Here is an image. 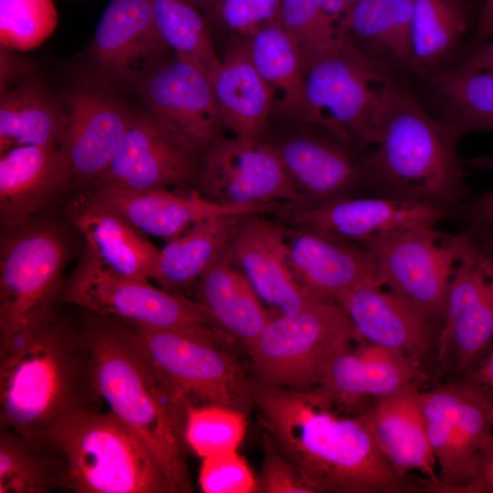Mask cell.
<instances>
[{"instance_id": "obj_1", "label": "cell", "mask_w": 493, "mask_h": 493, "mask_svg": "<svg viewBox=\"0 0 493 493\" xmlns=\"http://www.w3.org/2000/svg\"><path fill=\"white\" fill-rule=\"evenodd\" d=\"M79 324L99 402L142 440L175 493L191 492L185 425L192 403L156 367L127 323L86 311Z\"/></svg>"}, {"instance_id": "obj_2", "label": "cell", "mask_w": 493, "mask_h": 493, "mask_svg": "<svg viewBox=\"0 0 493 493\" xmlns=\"http://www.w3.org/2000/svg\"><path fill=\"white\" fill-rule=\"evenodd\" d=\"M98 403L79 323L55 309L0 341V427L39 446L69 414Z\"/></svg>"}, {"instance_id": "obj_3", "label": "cell", "mask_w": 493, "mask_h": 493, "mask_svg": "<svg viewBox=\"0 0 493 493\" xmlns=\"http://www.w3.org/2000/svg\"><path fill=\"white\" fill-rule=\"evenodd\" d=\"M457 141L449 127L396 79L376 141L365 155L366 186L380 195L446 211L467 192Z\"/></svg>"}, {"instance_id": "obj_4", "label": "cell", "mask_w": 493, "mask_h": 493, "mask_svg": "<svg viewBox=\"0 0 493 493\" xmlns=\"http://www.w3.org/2000/svg\"><path fill=\"white\" fill-rule=\"evenodd\" d=\"M39 446L58 462L62 489L75 493H175L142 440L110 411H74Z\"/></svg>"}, {"instance_id": "obj_5", "label": "cell", "mask_w": 493, "mask_h": 493, "mask_svg": "<svg viewBox=\"0 0 493 493\" xmlns=\"http://www.w3.org/2000/svg\"><path fill=\"white\" fill-rule=\"evenodd\" d=\"M395 80L391 68L370 58L347 38L305 60L296 123L322 128L357 147H372Z\"/></svg>"}, {"instance_id": "obj_6", "label": "cell", "mask_w": 493, "mask_h": 493, "mask_svg": "<svg viewBox=\"0 0 493 493\" xmlns=\"http://www.w3.org/2000/svg\"><path fill=\"white\" fill-rule=\"evenodd\" d=\"M0 224L3 341L55 309L76 242L69 226L47 214Z\"/></svg>"}, {"instance_id": "obj_7", "label": "cell", "mask_w": 493, "mask_h": 493, "mask_svg": "<svg viewBox=\"0 0 493 493\" xmlns=\"http://www.w3.org/2000/svg\"><path fill=\"white\" fill-rule=\"evenodd\" d=\"M357 338L335 301L322 299L295 314L273 315L247 351L254 380L282 388L312 389Z\"/></svg>"}, {"instance_id": "obj_8", "label": "cell", "mask_w": 493, "mask_h": 493, "mask_svg": "<svg viewBox=\"0 0 493 493\" xmlns=\"http://www.w3.org/2000/svg\"><path fill=\"white\" fill-rule=\"evenodd\" d=\"M122 321V320H121ZM127 323L162 373L192 403L247 413L253 385L226 348L233 340L216 330H165Z\"/></svg>"}, {"instance_id": "obj_9", "label": "cell", "mask_w": 493, "mask_h": 493, "mask_svg": "<svg viewBox=\"0 0 493 493\" xmlns=\"http://www.w3.org/2000/svg\"><path fill=\"white\" fill-rule=\"evenodd\" d=\"M59 302L150 328L223 331L194 299L155 287L149 279L118 274L86 248L70 276L65 278Z\"/></svg>"}, {"instance_id": "obj_10", "label": "cell", "mask_w": 493, "mask_h": 493, "mask_svg": "<svg viewBox=\"0 0 493 493\" xmlns=\"http://www.w3.org/2000/svg\"><path fill=\"white\" fill-rule=\"evenodd\" d=\"M421 405L438 477L437 482L425 478L423 491L449 493L469 480L493 435V404L461 377L422 391Z\"/></svg>"}, {"instance_id": "obj_11", "label": "cell", "mask_w": 493, "mask_h": 493, "mask_svg": "<svg viewBox=\"0 0 493 493\" xmlns=\"http://www.w3.org/2000/svg\"><path fill=\"white\" fill-rule=\"evenodd\" d=\"M465 237L442 239L435 226H419L385 234L364 246L374 257L378 282L432 322L443 319Z\"/></svg>"}, {"instance_id": "obj_12", "label": "cell", "mask_w": 493, "mask_h": 493, "mask_svg": "<svg viewBox=\"0 0 493 493\" xmlns=\"http://www.w3.org/2000/svg\"><path fill=\"white\" fill-rule=\"evenodd\" d=\"M195 189L212 203L265 214L299 200L272 143L234 135H222L205 151Z\"/></svg>"}, {"instance_id": "obj_13", "label": "cell", "mask_w": 493, "mask_h": 493, "mask_svg": "<svg viewBox=\"0 0 493 493\" xmlns=\"http://www.w3.org/2000/svg\"><path fill=\"white\" fill-rule=\"evenodd\" d=\"M436 346L440 374L461 375L493 341V256L466 234L447 290Z\"/></svg>"}, {"instance_id": "obj_14", "label": "cell", "mask_w": 493, "mask_h": 493, "mask_svg": "<svg viewBox=\"0 0 493 493\" xmlns=\"http://www.w3.org/2000/svg\"><path fill=\"white\" fill-rule=\"evenodd\" d=\"M204 152L146 109L135 110L112 161L89 189H195Z\"/></svg>"}, {"instance_id": "obj_15", "label": "cell", "mask_w": 493, "mask_h": 493, "mask_svg": "<svg viewBox=\"0 0 493 493\" xmlns=\"http://www.w3.org/2000/svg\"><path fill=\"white\" fill-rule=\"evenodd\" d=\"M299 130L277 140L276 148L299 194L296 208L319 205L355 195L366 186L365 155L357 146L316 126L298 124Z\"/></svg>"}, {"instance_id": "obj_16", "label": "cell", "mask_w": 493, "mask_h": 493, "mask_svg": "<svg viewBox=\"0 0 493 493\" xmlns=\"http://www.w3.org/2000/svg\"><path fill=\"white\" fill-rule=\"evenodd\" d=\"M150 113L204 152L224 127L211 76L198 64L174 55L137 86Z\"/></svg>"}, {"instance_id": "obj_17", "label": "cell", "mask_w": 493, "mask_h": 493, "mask_svg": "<svg viewBox=\"0 0 493 493\" xmlns=\"http://www.w3.org/2000/svg\"><path fill=\"white\" fill-rule=\"evenodd\" d=\"M228 249L271 315H291L322 300L296 277L288 255L285 225L256 213L239 216ZM327 300V299H326Z\"/></svg>"}, {"instance_id": "obj_18", "label": "cell", "mask_w": 493, "mask_h": 493, "mask_svg": "<svg viewBox=\"0 0 493 493\" xmlns=\"http://www.w3.org/2000/svg\"><path fill=\"white\" fill-rule=\"evenodd\" d=\"M271 214L285 224L313 228L365 246L399 229L435 226L446 211L383 195H351L310 207H281Z\"/></svg>"}, {"instance_id": "obj_19", "label": "cell", "mask_w": 493, "mask_h": 493, "mask_svg": "<svg viewBox=\"0 0 493 493\" xmlns=\"http://www.w3.org/2000/svg\"><path fill=\"white\" fill-rule=\"evenodd\" d=\"M169 51L157 29L152 0H110L91 45L93 62L106 78L136 86Z\"/></svg>"}, {"instance_id": "obj_20", "label": "cell", "mask_w": 493, "mask_h": 493, "mask_svg": "<svg viewBox=\"0 0 493 493\" xmlns=\"http://www.w3.org/2000/svg\"><path fill=\"white\" fill-rule=\"evenodd\" d=\"M67 131L62 149L78 193L88 190L108 168L134 110L112 94L80 89L67 100Z\"/></svg>"}, {"instance_id": "obj_21", "label": "cell", "mask_w": 493, "mask_h": 493, "mask_svg": "<svg viewBox=\"0 0 493 493\" xmlns=\"http://www.w3.org/2000/svg\"><path fill=\"white\" fill-rule=\"evenodd\" d=\"M284 225L291 267L316 297L339 303L355 289L378 282L376 263L366 246L313 228Z\"/></svg>"}, {"instance_id": "obj_22", "label": "cell", "mask_w": 493, "mask_h": 493, "mask_svg": "<svg viewBox=\"0 0 493 493\" xmlns=\"http://www.w3.org/2000/svg\"><path fill=\"white\" fill-rule=\"evenodd\" d=\"M422 372L421 362L366 341L337 357L314 389L332 409L361 413L372 403L419 382Z\"/></svg>"}, {"instance_id": "obj_23", "label": "cell", "mask_w": 493, "mask_h": 493, "mask_svg": "<svg viewBox=\"0 0 493 493\" xmlns=\"http://www.w3.org/2000/svg\"><path fill=\"white\" fill-rule=\"evenodd\" d=\"M74 188L63 149L26 145L0 154V222L44 214Z\"/></svg>"}, {"instance_id": "obj_24", "label": "cell", "mask_w": 493, "mask_h": 493, "mask_svg": "<svg viewBox=\"0 0 493 493\" xmlns=\"http://www.w3.org/2000/svg\"><path fill=\"white\" fill-rule=\"evenodd\" d=\"M94 200L114 210L147 236L170 241L194 224L215 215H244L259 211L212 203L196 189L124 190L93 188Z\"/></svg>"}, {"instance_id": "obj_25", "label": "cell", "mask_w": 493, "mask_h": 493, "mask_svg": "<svg viewBox=\"0 0 493 493\" xmlns=\"http://www.w3.org/2000/svg\"><path fill=\"white\" fill-rule=\"evenodd\" d=\"M64 213L83 236L85 248L100 263L126 277L152 279L159 250L126 218L87 192L77 193Z\"/></svg>"}, {"instance_id": "obj_26", "label": "cell", "mask_w": 493, "mask_h": 493, "mask_svg": "<svg viewBox=\"0 0 493 493\" xmlns=\"http://www.w3.org/2000/svg\"><path fill=\"white\" fill-rule=\"evenodd\" d=\"M419 382L372 403L357 414L377 446L404 477L419 471L437 482V468L425 424Z\"/></svg>"}, {"instance_id": "obj_27", "label": "cell", "mask_w": 493, "mask_h": 493, "mask_svg": "<svg viewBox=\"0 0 493 493\" xmlns=\"http://www.w3.org/2000/svg\"><path fill=\"white\" fill-rule=\"evenodd\" d=\"M360 339L397 351L422 363L432 341L431 321L375 281L339 303Z\"/></svg>"}, {"instance_id": "obj_28", "label": "cell", "mask_w": 493, "mask_h": 493, "mask_svg": "<svg viewBox=\"0 0 493 493\" xmlns=\"http://www.w3.org/2000/svg\"><path fill=\"white\" fill-rule=\"evenodd\" d=\"M211 80L224 127L236 137L267 141L274 100L243 38L231 37Z\"/></svg>"}, {"instance_id": "obj_29", "label": "cell", "mask_w": 493, "mask_h": 493, "mask_svg": "<svg viewBox=\"0 0 493 493\" xmlns=\"http://www.w3.org/2000/svg\"><path fill=\"white\" fill-rule=\"evenodd\" d=\"M228 244V243H227ZM194 299L248 351L271 318L227 245L196 282Z\"/></svg>"}, {"instance_id": "obj_30", "label": "cell", "mask_w": 493, "mask_h": 493, "mask_svg": "<svg viewBox=\"0 0 493 493\" xmlns=\"http://www.w3.org/2000/svg\"><path fill=\"white\" fill-rule=\"evenodd\" d=\"M68 117L40 84L24 80L1 91L0 154L26 145L63 146Z\"/></svg>"}, {"instance_id": "obj_31", "label": "cell", "mask_w": 493, "mask_h": 493, "mask_svg": "<svg viewBox=\"0 0 493 493\" xmlns=\"http://www.w3.org/2000/svg\"><path fill=\"white\" fill-rule=\"evenodd\" d=\"M413 0H360L351 5L347 38L392 69L410 68Z\"/></svg>"}, {"instance_id": "obj_32", "label": "cell", "mask_w": 493, "mask_h": 493, "mask_svg": "<svg viewBox=\"0 0 493 493\" xmlns=\"http://www.w3.org/2000/svg\"><path fill=\"white\" fill-rule=\"evenodd\" d=\"M241 215H215L202 220L159 250L152 279L161 288L185 296L227 245Z\"/></svg>"}, {"instance_id": "obj_33", "label": "cell", "mask_w": 493, "mask_h": 493, "mask_svg": "<svg viewBox=\"0 0 493 493\" xmlns=\"http://www.w3.org/2000/svg\"><path fill=\"white\" fill-rule=\"evenodd\" d=\"M473 2L413 0L410 70L429 77L446 68L473 26Z\"/></svg>"}, {"instance_id": "obj_34", "label": "cell", "mask_w": 493, "mask_h": 493, "mask_svg": "<svg viewBox=\"0 0 493 493\" xmlns=\"http://www.w3.org/2000/svg\"><path fill=\"white\" fill-rule=\"evenodd\" d=\"M253 65L270 90L275 113L297 121L302 106L305 58L294 38L276 22L243 38Z\"/></svg>"}, {"instance_id": "obj_35", "label": "cell", "mask_w": 493, "mask_h": 493, "mask_svg": "<svg viewBox=\"0 0 493 493\" xmlns=\"http://www.w3.org/2000/svg\"><path fill=\"white\" fill-rule=\"evenodd\" d=\"M427 79L441 110L439 120L458 139L473 131H493V71L446 68Z\"/></svg>"}, {"instance_id": "obj_36", "label": "cell", "mask_w": 493, "mask_h": 493, "mask_svg": "<svg viewBox=\"0 0 493 493\" xmlns=\"http://www.w3.org/2000/svg\"><path fill=\"white\" fill-rule=\"evenodd\" d=\"M350 9L346 0H280L278 22L306 60L347 40Z\"/></svg>"}, {"instance_id": "obj_37", "label": "cell", "mask_w": 493, "mask_h": 493, "mask_svg": "<svg viewBox=\"0 0 493 493\" xmlns=\"http://www.w3.org/2000/svg\"><path fill=\"white\" fill-rule=\"evenodd\" d=\"M157 29L174 55L187 58L210 76L220 64L211 26L194 0H152Z\"/></svg>"}, {"instance_id": "obj_38", "label": "cell", "mask_w": 493, "mask_h": 493, "mask_svg": "<svg viewBox=\"0 0 493 493\" xmlns=\"http://www.w3.org/2000/svg\"><path fill=\"white\" fill-rule=\"evenodd\" d=\"M62 489L58 462L44 446L0 427V493H47Z\"/></svg>"}, {"instance_id": "obj_39", "label": "cell", "mask_w": 493, "mask_h": 493, "mask_svg": "<svg viewBox=\"0 0 493 493\" xmlns=\"http://www.w3.org/2000/svg\"><path fill=\"white\" fill-rule=\"evenodd\" d=\"M246 414L217 404H191L185 438L189 449L204 458L236 451L246 433Z\"/></svg>"}, {"instance_id": "obj_40", "label": "cell", "mask_w": 493, "mask_h": 493, "mask_svg": "<svg viewBox=\"0 0 493 493\" xmlns=\"http://www.w3.org/2000/svg\"><path fill=\"white\" fill-rule=\"evenodd\" d=\"M58 14L52 0H0L1 47L27 51L54 32Z\"/></svg>"}, {"instance_id": "obj_41", "label": "cell", "mask_w": 493, "mask_h": 493, "mask_svg": "<svg viewBox=\"0 0 493 493\" xmlns=\"http://www.w3.org/2000/svg\"><path fill=\"white\" fill-rule=\"evenodd\" d=\"M209 25L246 38L259 29L278 22L280 0H194Z\"/></svg>"}, {"instance_id": "obj_42", "label": "cell", "mask_w": 493, "mask_h": 493, "mask_svg": "<svg viewBox=\"0 0 493 493\" xmlns=\"http://www.w3.org/2000/svg\"><path fill=\"white\" fill-rule=\"evenodd\" d=\"M199 485L205 493L256 492L257 478L237 450L204 457Z\"/></svg>"}, {"instance_id": "obj_43", "label": "cell", "mask_w": 493, "mask_h": 493, "mask_svg": "<svg viewBox=\"0 0 493 493\" xmlns=\"http://www.w3.org/2000/svg\"><path fill=\"white\" fill-rule=\"evenodd\" d=\"M256 492L316 493L299 467L278 449L268 435L264 439V459Z\"/></svg>"}, {"instance_id": "obj_44", "label": "cell", "mask_w": 493, "mask_h": 493, "mask_svg": "<svg viewBox=\"0 0 493 493\" xmlns=\"http://www.w3.org/2000/svg\"><path fill=\"white\" fill-rule=\"evenodd\" d=\"M449 493H493V435L483 446L469 480Z\"/></svg>"}, {"instance_id": "obj_45", "label": "cell", "mask_w": 493, "mask_h": 493, "mask_svg": "<svg viewBox=\"0 0 493 493\" xmlns=\"http://www.w3.org/2000/svg\"><path fill=\"white\" fill-rule=\"evenodd\" d=\"M461 376L478 387L493 404V343L474 361Z\"/></svg>"}, {"instance_id": "obj_46", "label": "cell", "mask_w": 493, "mask_h": 493, "mask_svg": "<svg viewBox=\"0 0 493 493\" xmlns=\"http://www.w3.org/2000/svg\"><path fill=\"white\" fill-rule=\"evenodd\" d=\"M473 232L493 230V190L473 199L467 207Z\"/></svg>"}, {"instance_id": "obj_47", "label": "cell", "mask_w": 493, "mask_h": 493, "mask_svg": "<svg viewBox=\"0 0 493 493\" xmlns=\"http://www.w3.org/2000/svg\"><path fill=\"white\" fill-rule=\"evenodd\" d=\"M455 68L468 72L493 71V37L469 50Z\"/></svg>"}, {"instance_id": "obj_48", "label": "cell", "mask_w": 493, "mask_h": 493, "mask_svg": "<svg viewBox=\"0 0 493 493\" xmlns=\"http://www.w3.org/2000/svg\"><path fill=\"white\" fill-rule=\"evenodd\" d=\"M493 37V0H482L477 18L473 28L472 50ZM468 50V51H469Z\"/></svg>"}, {"instance_id": "obj_49", "label": "cell", "mask_w": 493, "mask_h": 493, "mask_svg": "<svg viewBox=\"0 0 493 493\" xmlns=\"http://www.w3.org/2000/svg\"><path fill=\"white\" fill-rule=\"evenodd\" d=\"M471 234L478 246L493 256V230L477 231Z\"/></svg>"}, {"instance_id": "obj_50", "label": "cell", "mask_w": 493, "mask_h": 493, "mask_svg": "<svg viewBox=\"0 0 493 493\" xmlns=\"http://www.w3.org/2000/svg\"><path fill=\"white\" fill-rule=\"evenodd\" d=\"M350 5H352L360 0H346Z\"/></svg>"}, {"instance_id": "obj_51", "label": "cell", "mask_w": 493, "mask_h": 493, "mask_svg": "<svg viewBox=\"0 0 493 493\" xmlns=\"http://www.w3.org/2000/svg\"><path fill=\"white\" fill-rule=\"evenodd\" d=\"M473 1H476V0H473ZM479 1H480V2H481V4H482V0H479Z\"/></svg>"}]
</instances>
